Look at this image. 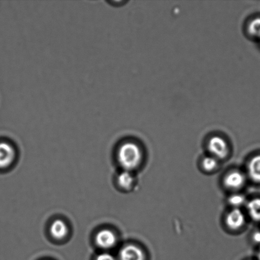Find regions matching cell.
I'll return each mask as SVG.
<instances>
[{"label": "cell", "instance_id": "6da1fadb", "mask_svg": "<svg viewBox=\"0 0 260 260\" xmlns=\"http://www.w3.org/2000/svg\"><path fill=\"white\" fill-rule=\"evenodd\" d=\"M142 157V150L137 143L127 141L119 147L118 159L119 164L126 171L129 172L136 168L141 162Z\"/></svg>", "mask_w": 260, "mask_h": 260}, {"label": "cell", "instance_id": "7a4b0ae2", "mask_svg": "<svg viewBox=\"0 0 260 260\" xmlns=\"http://www.w3.org/2000/svg\"><path fill=\"white\" fill-rule=\"evenodd\" d=\"M208 150L215 157L223 159L229 154V145L223 137L215 135L211 137L208 144Z\"/></svg>", "mask_w": 260, "mask_h": 260}, {"label": "cell", "instance_id": "3957f363", "mask_svg": "<svg viewBox=\"0 0 260 260\" xmlns=\"http://www.w3.org/2000/svg\"><path fill=\"white\" fill-rule=\"evenodd\" d=\"M15 150L14 146L8 142H0V169L9 167L14 161Z\"/></svg>", "mask_w": 260, "mask_h": 260}, {"label": "cell", "instance_id": "277c9868", "mask_svg": "<svg viewBox=\"0 0 260 260\" xmlns=\"http://www.w3.org/2000/svg\"><path fill=\"white\" fill-rule=\"evenodd\" d=\"M116 237L113 232L108 229H104L96 234L95 241L96 244L103 249H110L116 245Z\"/></svg>", "mask_w": 260, "mask_h": 260}, {"label": "cell", "instance_id": "5b68a950", "mask_svg": "<svg viewBox=\"0 0 260 260\" xmlns=\"http://www.w3.org/2000/svg\"><path fill=\"white\" fill-rule=\"evenodd\" d=\"M119 260H145L144 252L135 245H127L121 249L119 253Z\"/></svg>", "mask_w": 260, "mask_h": 260}, {"label": "cell", "instance_id": "8992f818", "mask_svg": "<svg viewBox=\"0 0 260 260\" xmlns=\"http://www.w3.org/2000/svg\"><path fill=\"white\" fill-rule=\"evenodd\" d=\"M245 217L243 212L239 209H234L228 214L226 218V225L233 230H238L244 225Z\"/></svg>", "mask_w": 260, "mask_h": 260}, {"label": "cell", "instance_id": "52a82bcc", "mask_svg": "<svg viewBox=\"0 0 260 260\" xmlns=\"http://www.w3.org/2000/svg\"><path fill=\"white\" fill-rule=\"evenodd\" d=\"M245 183V177L241 172L235 171L226 176L224 185L231 189H238Z\"/></svg>", "mask_w": 260, "mask_h": 260}, {"label": "cell", "instance_id": "ba28073f", "mask_svg": "<svg viewBox=\"0 0 260 260\" xmlns=\"http://www.w3.org/2000/svg\"><path fill=\"white\" fill-rule=\"evenodd\" d=\"M68 233V226L62 220H55L51 225L50 233L55 239H62L67 236Z\"/></svg>", "mask_w": 260, "mask_h": 260}, {"label": "cell", "instance_id": "9c48e42d", "mask_svg": "<svg viewBox=\"0 0 260 260\" xmlns=\"http://www.w3.org/2000/svg\"><path fill=\"white\" fill-rule=\"evenodd\" d=\"M248 173L252 180L260 183V155L251 159L248 165Z\"/></svg>", "mask_w": 260, "mask_h": 260}, {"label": "cell", "instance_id": "30bf717a", "mask_svg": "<svg viewBox=\"0 0 260 260\" xmlns=\"http://www.w3.org/2000/svg\"><path fill=\"white\" fill-rule=\"evenodd\" d=\"M246 32L249 37L260 39V17L249 20L246 25Z\"/></svg>", "mask_w": 260, "mask_h": 260}, {"label": "cell", "instance_id": "8fae6325", "mask_svg": "<svg viewBox=\"0 0 260 260\" xmlns=\"http://www.w3.org/2000/svg\"><path fill=\"white\" fill-rule=\"evenodd\" d=\"M248 210L254 220L260 221V198L251 200L248 204Z\"/></svg>", "mask_w": 260, "mask_h": 260}, {"label": "cell", "instance_id": "7c38bea8", "mask_svg": "<svg viewBox=\"0 0 260 260\" xmlns=\"http://www.w3.org/2000/svg\"><path fill=\"white\" fill-rule=\"evenodd\" d=\"M118 181L119 185L123 188H129L132 187L134 182V177L129 171H124L118 176Z\"/></svg>", "mask_w": 260, "mask_h": 260}, {"label": "cell", "instance_id": "4fadbf2b", "mask_svg": "<svg viewBox=\"0 0 260 260\" xmlns=\"http://www.w3.org/2000/svg\"><path fill=\"white\" fill-rule=\"evenodd\" d=\"M217 165V160H216L215 157H206L203 160V166L204 169L207 171V172H211V171L215 169Z\"/></svg>", "mask_w": 260, "mask_h": 260}, {"label": "cell", "instance_id": "5bb4252c", "mask_svg": "<svg viewBox=\"0 0 260 260\" xmlns=\"http://www.w3.org/2000/svg\"><path fill=\"white\" fill-rule=\"evenodd\" d=\"M244 201H245V200H244L243 196L239 194L232 196L229 198V203H230L231 205L236 206V207L243 205Z\"/></svg>", "mask_w": 260, "mask_h": 260}, {"label": "cell", "instance_id": "9a60e30c", "mask_svg": "<svg viewBox=\"0 0 260 260\" xmlns=\"http://www.w3.org/2000/svg\"><path fill=\"white\" fill-rule=\"evenodd\" d=\"M96 260H116V259L111 254L102 253L96 257Z\"/></svg>", "mask_w": 260, "mask_h": 260}, {"label": "cell", "instance_id": "2e32d148", "mask_svg": "<svg viewBox=\"0 0 260 260\" xmlns=\"http://www.w3.org/2000/svg\"><path fill=\"white\" fill-rule=\"evenodd\" d=\"M253 238L255 243L260 244V232L254 233Z\"/></svg>", "mask_w": 260, "mask_h": 260}, {"label": "cell", "instance_id": "e0dca14e", "mask_svg": "<svg viewBox=\"0 0 260 260\" xmlns=\"http://www.w3.org/2000/svg\"><path fill=\"white\" fill-rule=\"evenodd\" d=\"M258 258H259V260H260V250H259V252Z\"/></svg>", "mask_w": 260, "mask_h": 260}]
</instances>
